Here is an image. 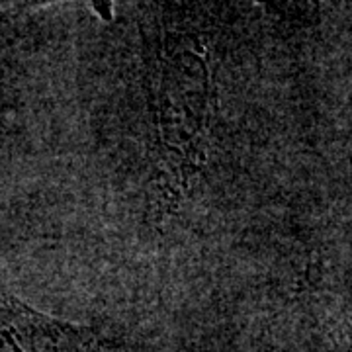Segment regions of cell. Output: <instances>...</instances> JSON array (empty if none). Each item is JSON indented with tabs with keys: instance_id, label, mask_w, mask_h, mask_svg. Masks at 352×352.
Segmentation results:
<instances>
[{
	"instance_id": "obj_1",
	"label": "cell",
	"mask_w": 352,
	"mask_h": 352,
	"mask_svg": "<svg viewBox=\"0 0 352 352\" xmlns=\"http://www.w3.org/2000/svg\"><path fill=\"white\" fill-rule=\"evenodd\" d=\"M82 329L36 314L18 302L0 303V352H82Z\"/></svg>"
}]
</instances>
